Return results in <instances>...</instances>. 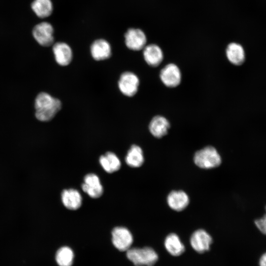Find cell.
<instances>
[{"mask_svg": "<svg viewBox=\"0 0 266 266\" xmlns=\"http://www.w3.org/2000/svg\"><path fill=\"white\" fill-rule=\"evenodd\" d=\"M81 187L82 190L92 198H99L103 194V189L100 178L95 173H89L85 176Z\"/></svg>", "mask_w": 266, "mask_h": 266, "instance_id": "obj_10", "label": "cell"}, {"mask_svg": "<svg viewBox=\"0 0 266 266\" xmlns=\"http://www.w3.org/2000/svg\"><path fill=\"white\" fill-rule=\"evenodd\" d=\"M53 52L57 63L61 66H68L71 63L73 53L70 47L66 43L58 42L53 46Z\"/></svg>", "mask_w": 266, "mask_h": 266, "instance_id": "obj_11", "label": "cell"}, {"mask_svg": "<svg viewBox=\"0 0 266 266\" xmlns=\"http://www.w3.org/2000/svg\"><path fill=\"white\" fill-rule=\"evenodd\" d=\"M61 199L64 205L70 210H77L82 205V196L76 189L64 190L61 194Z\"/></svg>", "mask_w": 266, "mask_h": 266, "instance_id": "obj_14", "label": "cell"}, {"mask_svg": "<svg viewBox=\"0 0 266 266\" xmlns=\"http://www.w3.org/2000/svg\"></svg>", "mask_w": 266, "mask_h": 266, "instance_id": "obj_25", "label": "cell"}, {"mask_svg": "<svg viewBox=\"0 0 266 266\" xmlns=\"http://www.w3.org/2000/svg\"><path fill=\"white\" fill-rule=\"evenodd\" d=\"M31 6L35 14L42 18L49 16L53 11L51 0H34Z\"/></svg>", "mask_w": 266, "mask_h": 266, "instance_id": "obj_21", "label": "cell"}, {"mask_svg": "<svg viewBox=\"0 0 266 266\" xmlns=\"http://www.w3.org/2000/svg\"><path fill=\"white\" fill-rule=\"evenodd\" d=\"M259 264V266H266V252L261 256Z\"/></svg>", "mask_w": 266, "mask_h": 266, "instance_id": "obj_24", "label": "cell"}, {"mask_svg": "<svg viewBox=\"0 0 266 266\" xmlns=\"http://www.w3.org/2000/svg\"><path fill=\"white\" fill-rule=\"evenodd\" d=\"M54 30L48 22H43L35 26L33 30V35L35 40L41 46H50L54 42Z\"/></svg>", "mask_w": 266, "mask_h": 266, "instance_id": "obj_6", "label": "cell"}, {"mask_svg": "<svg viewBox=\"0 0 266 266\" xmlns=\"http://www.w3.org/2000/svg\"><path fill=\"white\" fill-rule=\"evenodd\" d=\"M160 77L162 82L168 87L177 86L181 80V73L179 67L174 64H169L162 69Z\"/></svg>", "mask_w": 266, "mask_h": 266, "instance_id": "obj_9", "label": "cell"}, {"mask_svg": "<svg viewBox=\"0 0 266 266\" xmlns=\"http://www.w3.org/2000/svg\"><path fill=\"white\" fill-rule=\"evenodd\" d=\"M112 242L121 251H127L133 243V237L131 232L124 227H116L112 231Z\"/></svg>", "mask_w": 266, "mask_h": 266, "instance_id": "obj_5", "label": "cell"}, {"mask_svg": "<svg viewBox=\"0 0 266 266\" xmlns=\"http://www.w3.org/2000/svg\"><path fill=\"white\" fill-rule=\"evenodd\" d=\"M73 259V252L68 246H63L56 252L55 259L59 266H71Z\"/></svg>", "mask_w": 266, "mask_h": 266, "instance_id": "obj_22", "label": "cell"}, {"mask_svg": "<svg viewBox=\"0 0 266 266\" xmlns=\"http://www.w3.org/2000/svg\"><path fill=\"white\" fill-rule=\"evenodd\" d=\"M143 49L144 59L148 65L156 67L161 63L163 60L164 55L159 46L151 44L145 46Z\"/></svg>", "mask_w": 266, "mask_h": 266, "instance_id": "obj_13", "label": "cell"}, {"mask_svg": "<svg viewBox=\"0 0 266 266\" xmlns=\"http://www.w3.org/2000/svg\"><path fill=\"white\" fill-rule=\"evenodd\" d=\"M99 162L103 169L109 173L118 171L121 166L118 157L111 152H108L105 155L101 156Z\"/></svg>", "mask_w": 266, "mask_h": 266, "instance_id": "obj_19", "label": "cell"}, {"mask_svg": "<svg viewBox=\"0 0 266 266\" xmlns=\"http://www.w3.org/2000/svg\"><path fill=\"white\" fill-rule=\"evenodd\" d=\"M167 202L171 209L180 211L188 206L189 199L187 194L182 191H173L168 194Z\"/></svg>", "mask_w": 266, "mask_h": 266, "instance_id": "obj_15", "label": "cell"}, {"mask_svg": "<svg viewBox=\"0 0 266 266\" xmlns=\"http://www.w3.org/2000/svg\"><path fill=\"white\" fill-rule=\"evenodd\" d=\"M139 80L138 76L131 71L122 73L118 80L120 91L125 96L131 97L134 96L138 89Z\"/></svg>", "mask_w": 266, "mask_h": 266, "instance_id": "obj_4", "label": "cell"}, {"mask_svg": "<svg viewBox=\"0 0 266 266\" xmlns=\"http://www.w3.org/2000/svg\"><path fill=\"white\" fill-rule=\"evenodd\" d=\"M226 53L228 60L234 65H240L245 60L244 50L238 43H230L227 47Z\"/></svg>", "mask_w": 266, "mask_h": 266, "instance_id": "obj_18", "label": "cell"}, {"mask_svg": "<svg viewBox=\"0 0 266 266\" xmlns=\"http://www.w3.org/2000/svg\"><path fill=\"white\" fill-rule=\"evenodd\" d=\"M194 161L198 166L205 169L216 167L221 163V157L217 151L210 146L198 151L194 155Z\"/></svg>", "mask_w": 266, "mask_h": 266, "instance_id": "obj_3", "label": "cell"}, {"mask_svg": "<svg viewBox=\"0 0 266 266\" xmlns=\"http://www.w3.org/2000/svg\"><path fill=\"white\" fill-rule=\"evenodd\" d=\"M164 245L166 251L173 256L181 255L185 250L179 236L174 233H170L166 237Z\"/></svg>", "mask_w": 266, "mask_h": 266, "instance_id": "obj_17", "label": "cell"}, {"mask_svg": "<svg viewBox=\"0 0 266 266\" xmlns=\"http://www.w3.org/2000/svg\"><path fill=\"white\" fill-rule=\"evenodd\" d=\"M125 41L126 46L130 50L139 51L144 48L147 39L141 30L131 28L125 34Z\"/></svg>", "mask_w": 266, "mask_h": 266, "instance_id": "obj_7", "label": "cell"}, {"mask_svg": "<svg viewBox=\"0 0 266 266\" xmlns=\"http://www.w3.org/2000/svg\"><path fill=\"white\" fill-rule=\"evenodd\" d=\"M127 257L135 266H153L158 260V255L151 247L130 248Z\"/></svg>", "mask_w": 266, "mask_h": 266, "instance_id": "obj_2", "label": "cell"}, {"mask_svg": "<svg viewBox=\"0 0 266 266\" xmlns=\"http://www.w3.org/2000/svg\"><path fill=\"white\" fill-rule=\"evenodd\" d=\"M126 164L132 167H138L144 162L141 148L138 145H133L129 150L125 158Z\"/></svg>", "mask_w": 266, "mask_h": 266, "instance_id": "obj_20", "label": "cell"}, {"mask_svg": "<svg viewBox=\"0 0 266 266\" xmlns=\"http://www.w3.org/2000/svg\"><path fill=\"white\" fill-rule=\"evenodd\" d=\"M169 127L170 124L168 120L160 115L154 117L149 125L150 132L157 138H161L166 134Z\"/></svg>", "mask_w": 266, "mask_h": 266, "instance_id": "obj_16", "label": "cell"}, {"mask_svg": "<svg viewBox=\"0 0 266 266\" xmlns=\"http://www.w3.org/2000/svg\"><path fill=\"white\" fill-rule=\"evenodd\" d=\"M212 242V238L205 230L199 229L194 232L190 237V244L193 249L198 253L207 251Z\"/></svg>", "mask_w": 266, "mask_h": 266, "instance_id": "obj_8", "label": "cell"}, {"mask_svg": "<svg viewBox=\"0 0 266 266\" xmlns=\"http://www.w3.org/2000/svg\"><path fill=\"white\" fill-rule=\"evenodd\" d=\"M256 226L264 234H266V215L255 221Z\"/></svg>", "mask_w": 266, "mask_h": 266, "instance_id": "obj_23", "label": "cell"}, {"mask_svg": "<svg viewBox=\"0 0 266 266\" xmlns=\"http://www.w3.org/2000/svg\"><path fill=\"white\" fill-rule=\"evenodd\" d=\"M62 106L59 99L47 93H40L35 100V117L40 121H49L61 110Z\"/></svg>", "mask_w": 266, "mask_h": 266, "instance_id": "obj_1", "label": "cell"}, {"mask_svg": "<svg viewBox=\"0 0 266 266\" xmlns=\"http://www.w3.org/2000/svg\"><path fill=\"white\" fill-rule=\"evenodd\" d=\"M90 52L93 58L100 61L109 58L111 55V47L109 43L104 39H98L91 45Z\"/></svg>", "mask_w": 266, "mask_h": 266, "instance_id": "obj_12", "label": "cell"}]
</instances>
